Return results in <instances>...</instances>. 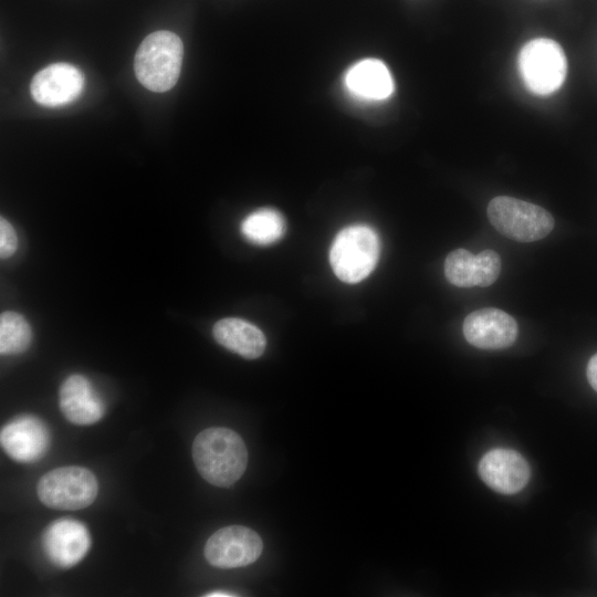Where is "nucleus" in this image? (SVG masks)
Listing matches in <instances>:
<instances>
[{
  "instance_id": "8",
  "label": "nucleus",
  "mask_w": 597,
  "mask_h": 597,
  "mask_svg": "<svg viewBox=\"0 0 597 597\" xmlns=\"http://www.w3.org/2000/svg\"><path fill=\"white\" fill-rule=\"evenodd\" d=\"M84 88V76L74 65L54 63L39 71L30 90L34 101L43 106L56 107L76 100Z\"/></svg>"
},
{
  "instance_id": "18",
  "label": "nucleus",
  "mask_w": 597,
  "mask_h": 597,
  "mask_svg": "<svg viewBox=\"0 0 597 597\" xmlns=\"http://www.w3.org/2000/svg\"><path fill=\"white\" fill-rule=\"evenodd\" d=\"M32 333L27 320L19 313L8 311L0 316V353H23L31 343Z\"/></svg>"
},
{
  "instance_id": "9",
  "label": "nucleus",
  "mask_w": 597,
  "mask_h": 597,
  "mask_svg": "<svg viewBox=\"0 0 597 597\" xmlns=\"http://www.w3.org/2000/svg\"><path fill=\"white\" fill-rule=\"evenodd\" d=\"M468 343L481 349H502L517 337L516 321L502 310L485 307L470 313L463 322Z\"/></svg>"
},
{
  "instance_id": "16",
  "label": "nucleus",
  "mask_w": 597,
  "mask_h": 597,
  "mask_svg": "<svg viewBox=\"0 0 597 597\" xmlns=\"http://www.w3.org/2000/svg\"><path fill=\"white\" fill-rule=\"evenodd\" d=\"M345 83L353 94L376 101L389 97L395 88L388 67L376 59L354 64L346 73Z\"/></svg>"
},
{
  "instance_id": "12",
  "label": "nucleus",
  "mask_w": 597,
  "mask_h": 597,
  "mask_svg": "<svg viewBox=\"0 0 597 597\" xmlns=\"http://www.w3.org/2000/svg\"><path fill=\"white\" fill-rule=\"evenodd\" d=\"M1 447L19 462L41 459L50 447V432L45 423L34 416H20L7 423L0 433Z\"/></svg>"
},
{
  "instance_id": "17",
  "label": "nucleus",
  "mask_w": 597,
  "mask_h": 597,
  "mask_svg": "<svg viewBox=\"0 0 597 597\" xmlns=\"http://www.w3.org/2000/svg\"><path fill=\"white\" fill-rule=\"evenodd\" d=\"M285 221L275 209L263 208L251 212L241 223L243 237L259 245L280 240L285 232Z\"/></svg>"
},
{
  "instance_id": "14",
  "label": "nucleus",
  "mask_w": 597,
  "mask_h": 597,
  "mask_svg": "<svg viewBox=\"0 0 597 597\" xmlns=\"http://www.w3.org/2000/svg\"><path fill=\"white\" fill-rule=\"evenodd\" d=\"M59 405L64 417L75 425H92L102 419L104 404L83 375L69 376L60 387Z\"/></svg>"
},
{
  "instance_id": "21",
  "label": "nucleus",
  "mask_w": 597,
  "mask_h": 597,
  "mask_svg": "<svg viewBox=\"0 0 597 597\" xmlns=\"http://www.w3.org/2000/svg\"><path fill=\"white\" fill-rule=\"evenodd\" d=\"M205 596H207V597H229V596H234V594H230L228 591H212V593L206 594Z\"/></svg>"
},
{
  "instance_id": "5",
  "label": "nucleus",
  "mask_w": 597,
  "mask_h": 597,
  "mask_svg": "<svg viewBox=\"0 0 597 597\" xmlns=\"http://www.w3.org/2000/svg\"><path fill=\"white\" fill-rule=\"evenodd\" d=\"M491 224L504 237L533 242L549 234L555 221L544 208L513 197L493 198L486 209Z\"/></svg>"
},
{
  "instance_id": "19",
  "label": "nucleus",
  "mask_w": 597,
  "mask_h": 597,
  "mask_svg": "<svg viewBox=\"0 0 597 597\" xmlns=\"http://www.w3.org/2000/svg\"><path fill=\"white\" fill-rule=\"evenodd\" d=\"M18 247V238L13 227L4 219H0V256H11Z\"/></svg>"
},
{
  "instance_id": "11",
  "label": "nucleus",
  "mask_w": 597,
  "mask_h": 597,
  "mask_svg": "<svg viewBox=\"0 0 597 597\" xmlns=\"http://www.w3.org/2000/svg\"><path fill=\"white\" fill-rule=\"evenodd\" d=\"M501 272V258L493 250H483L476 255L465 249L450 252L444 261L447 280L459 287L493 284Z\"/></svg>"
},
{
  "instance_id": "15",
  "label": "nucleus",
  "mask_w": 597,
  "mask_h": 597,
  "mask_svg": "<svg viewBox=\"0 0 597 597\" xmlns=\"http://www.w3.org/2000/svg\"><path fill=\"white\" fill-rule=\"evenodd\" d=\"M212 333L221 346L248 359L260 357L266 346L264 334L255 325L238 317L218 321Z\"/></svg>"
},
{
  "instance_id": "7",
  "label": "nucleus",
  "mask_w": 597,
  "mask_h": 597,
  "mask_svg": "<svg viewBox=\"0 0 597 597\" xmlns=\"http://www.w3.org/2000/svg\"><path fill=\"white\" fill-rule=\"evenodd\" d=\"M263 551L259 534L242 525L216 531L205 545L207 562L218 568H237L254 563Z\"/></svg>"
},
{
  "instance_id": "20",
  "label": "nucleus",
  "mask_w": 597,
  "mask_h": 597,
  "mask_svg": "<svg viewBox=\"0 0 597 597\" xmlns=\"http://www.w3.org/2000/svg\"><path fill=\"white\" fill-rule=\"evenodd\" d=\"M586 374L590 386L597 391V353L589 359Z\"/></svg>"
},
{
  "instance_id": "6",
  "label": "nucleus",
  "mask_w": 597,
  "mask_h": 597,
  "mask_svg": "<svg viewBox=\"0 0 597 597\" xmlns=\"http://www.w3.org/2000/svg\"><path fill=\"white\" fill-rule=\"evenodd\" d=\"M36 491L40 501L48 507L75 511L94 502L98 483L86 468L62 467L42 475Z\"/></svg>"
},
{
  "instance_id": "1",
  "label": "nucleus",
  "mask_w": 597,
  "mask_h": 597,
  "mask_svg": "<svg viewBox=\"0 0 597 597\" xmlns=\"http://www.w3.org/2000/svg\"><path fill=\"white\" fill-rule=\"evenodd\" d=\"M192 459L200 475L216 486H230L244 473L248 451L242 438L233 430L211 427L193 440Z\"/></svg>"
},
{
  "instance_id": "4",
  "label": "nucleus",
  "mask_w": 597,
  "mask_h": 597,
  "mask_svg": "<svg viewBox=\"0 0 597 597\" xmlns=\"http://www.w3.org/2000/svg\"><path fill=\"white\" fill-rule=\"evenodd\" d=\"M517 64L524 85L537 96L555 93L567 74V60L562 46L547 38L526 42L520 50Z\"/></svg>"
},
{
  "instance_id": "3",
  "label": "nucleus",
  "mask_w": 597,
  "mask_h": 597,
  "mask_svg": "<svg viewBox=\"0 0 597 597\" xmlns=\"http://www.w3.org/2000/svg\"><path fill=\"white\" fill-rule=\"evenodd\" d=\"M380 252L376 231L366 224H353L335 237L329 262L335 275L346 283H358L375 269Z\"/></svg>"
},
{
  "instance_id": "2",
  "label": "nucleus",
  "mask_w": 597,
  "mask_h": 597,
  "mask_svg": "<svg viewBox=\"0 0 597 597\" xmlns=\"http://www.w3.org/2000/svg\"><path fill=\"white\" fill-rule=\"evenodd\" d=\"M182 55V42L177 34L165 30L150 33L135 55L137 80L149 91H169L178 81Z\"/></svg>"
},
{
  "instance_id": "10",
  "label": "nucleus",
  "mask_w": 597,
  "mask_h": 597,
  "mask_svg": "<svg viewBox=\"0 0 597 597\" xmlns=\"http://www.w3.org/2000/svg\"><path fill=\"white\" fill-rule=\"evenodd\" d=\"M48 558L56 566L69 568L77 564L91 547V536L84 524L72 519L51 523L42 536Z\"/></svg>"
},
{
  "instance_id": "13",
  "label": "nucleus",
  "mask_w": 597,
  "mask_h": 597,
  "mask_svg": "<svg viewBox=\"0 0 597 597\" xmlns=\"http://www.w3.org/2000/svg\"><path fill=\"white\" fill-rule=\"evenodd\" d=\"M481 479L502 494L520 492L528 482V463L519 452L498 448L486 452L479 462Z\"/></svg>"
}]
</instances>
